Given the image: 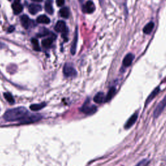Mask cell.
Masks as SVG:
<instances>
[{"label":"cell","instance_id":"d4e9b609","mask_svg":"<svg viewBox=\"0 0 166 166\" xmlns=\"http://www.w3.org/2000/svg\"><path fill=\"white\" fill-rule=\"evenodd\" d=\"M150 163V161L148 159H144L138 162L135 166H148Z\"/></svg>","mask_w":166,"mask_h":166},{"label":"cell","instance_id":"603a6c76","mask_svg":"<svg viewBox=\"0 0 166 166\" xmlns=\"http://www.w3.org/2000/svg\"><path fill=\"white\" fill-rule=\"evenodd\" d=\"M4 97L5 98V99L8 101V102L10 103V104H14L15 101L14 97H13V96L10 94V93H5L4 94Z\"/></svg>","mask_w":166,"mask_h":166},{"label":"cell","instance_id":"4fadbf2b","mask_svg":"<svg viewBox=\"0 0 166 166\" xmlns=\"http://www.w3.org/2000/svg\"><path fill=\"white\" fill-rule=\"evenodd\" d=\"M20 20H21L22 25L24 27V28L25 29H28L29 25H30V23H31V20L29 19V18L27 16V15L24 14V15H23L21 17Z\"/></svg>","mask_w":166,"mask_h":166},{"label":"cell","instance_id":"9a60e30c","mask_svg":"<svg viewBox=\"0 0 166 166\" xmlns=\"http://www.w3.org/2000/svg\"><path fill=\"white\" fill-rule=\"evenodd\" d=\"M77 40H78V33H77V29H76L75 37H74V39H73V44L71 45V53L72 54H75L76 53Z\"/></svg>","mask_w":166,"mask_h":166},{"label":"cell","instance_id":"4dcf8cb0","mask_svg":"<svg viewBox=\"0 0 166 166\" xmlns=\"http://www.w3.org/2000/svg\"><path fill=\"white\" fill-rule=\"evenodd\" d=\"M8 1H11V0H8Z\"/></svg>","mask_w":166,"mask_h":166},{"label":"cell","instance_id":"7402d4cb","mask_svg":"<svg viewBox=\"0 0 166 166\" xmlns=\"http://www.w3.org/2000/svg\"><path fill=\"white\" fill-rule=\"evenodd\" d=\"M53 39L51 38L44 39L42 42V45L44 46V48H49L53 43Z\"/></svg>","mask_w":166,"mask_h":166},{"label":"cell","instance_id":"ba28073f","mask_svg":"<svg viewBox=\"0 0 166 166\" xmlns=\"http://www.w3.org/2000/svg\"><path fill=\"white\" fill-rule=\"evenodd\" d=\"M82 10L85 13H92L96 10V6L93 3V2L89 0V1H88L86 3V5L84 6V7H83Z\"/></svg>","mask_w":166,"mask_h":166},{"label":"cell","instance_id":"6da1fadb","mask_svg":"<svg viewBox=\"0 0 166 166\" xmlns=\"http://www.w3.org/2000/svg\"><path fill=\"white\" fill-rule=\"evenodd\" d=\"M28 114V111L24 107H18L8 110L4 114L3 118L7 122H14L21 120Z\"/></svg>","mask_w":166,"mask_h":166},{"label":"cell","instance_id":"30bf717a","mask_svg":"<svg viewBox=\"0 0 166 166\" xmlns=\"http://www.w3.org/2000/svg\"><path fill=\"white\" fill-rule=\"evenodd\" d=\"M28 10H29V12L31 14L34 15L42 11V7L40 5L33 3V4L29 5L28 7Z\"/></svg>","mask_w":166,"mask_h":166},{"label":"cell","instance_id":"ac0fdd59","mask_svg":"<svg viewBox=\"0 0 166 166\" xmlns=\"http://www.w3.org/2000/svg\"><path fill=\"white\" fill-rule=\"evenodd\" d=\"M45 10L49 14H53V8L52 6L51 0H47L45 4Z\"/></svg>","mask_w":166,"mask_h":166},{"label":"cell","instance_id":"4316f807","mask_svg":"<svg viewBox=\"0 0 166 166\" xmlns=\"http://www.w3.org/2000/svg\"><path fill=\"white\" fill-rule=\"evenodd\" d=\"M56 3L59 7H62V5H64L65 0H56Z\"/></svg>","mask_w":166,"mask_h":166},{"label":"cell","instance_id":"83f0119b","mask_svg":"<svg viewBox=\"0 0 166 166\" xmlns=\"http://www.w3.org/2000/svg\"><path fill=\"white\" fill-rule=\"evenodd\" d=\"M14 29H15V28H14V26H10L8 27L7 31H8V33H13L14 31Z\"/></svg>","mask_w":166,"mask_h":166},{"label":"cell","instance_id":"2e32d148","mask_svg":"<svg viewBox=\"0 0 166 166\" xmlns=\"http://www.w3.org/2000/svg\"><path fill=\"white\" fill-rule=\"evenodd\" d=\"M36 22L39 23H43V24H49L50 23V19L44 14L39 16L37 19H36Z\"/></svg>","mask_w":166,"mask_h":166},{"label":"cell","instance_id":"f546056e","mask_svg":"<svg viewBox=\"0 0 166 166\" xmlns=\"http://www.w3.org/2000/svg\"><path fill=\"white\" fill-rule=\"evenodd\" d=\"M99 1H100V2H101V1H102V0H99Z\"/></svg>","mask_w":166,"mask_h":166},{"label":"cell","instance_id":"44dd1931","mask_svg":"<svg viewBox=\"0 0 166 166\" xmlns=\"http://www.w3.org/2000/svg\"><path fill=\"white\" fill-rule=\"evenodd\" d=\"M45 106V103H40V104H33L30 106V109L33 111H38V110H41L42 108Z\"/></svg>","mask_w":166,"mask_h":166},{"label":"cell","instance_id":"8992f818","mask_svg":"<svg viewBox=\"0 0 166 166\" xmlns=\"http://www.w3.org/2000/svg\"><path fill=\"white\" fill-rule=\"evenodd\" d=\"M12 8L14 13L16 15L20 14L23 9V5L20 3V0H14V2L12 4Z\"/></svg>","mask_w":166,"mask_h":166},{"label":"cell","instance_id":"f1b7e54d","mask_svg":"<svg viewBox=\"0 0 166 166\" xmlns=\"http://www.w3.org/2000/svg\"><path fill=\"white\" fill-rule=\"evenodd\" d=\"M33 2H42L43 0H32Z\"/></svg>","mask_w":166,"mask_h":166},{"label":"cell","instance_id":"e0dca14e","mask_svg":"<svg viewBox=\"0 0 166 166\" xmlns=\"http://www.w3.org/2000/svg\"><path fill=\"white\" fill-rule=\"evenodd\" d=\"M116 88H114V87L110 88L109 91H108L107 95L106 96L105 102H108V101H110V100H111L113 98V97L114 96V95L116 94Z\"/></svg>","mask_w":166,"mask_h":166},{"label":"cell","instance_id":"ffe728a7","mask_svg":"<svg viewBox=\"0 0 166 166\" xmlns=\"http://www.w3.org/2000/svg\"><path fill=\"white\" fill-rule=\"evenodd\" d=\"M60 15L64 18H68L70 16L69 8L67 7H64L60 10Z\"/></svg>","mask_w":166,"mask_h":166},{"label":"cell","instance_id":"3957f363","mask_svg":"<svg viewBox=\"0 0 166 166\" xmlns=\"http://www.w3.org/2000/svg\"><path fill=\"white\" fill-rule=\"evenodd\" d=\"M42 116L40 114H33L30 116H25L20 122L22 124H28L31 123H34L40 121L42 119Z\"/></svg>","mask_w":166,"mask_h":166},{"label":"cell","instance_id":"d6986e66","mask_svg":"<svg viewBox=\"0 0 166 166\" xmlns=\"http://www.w3.org/2000/svg\"><path fill=\"white\" fill-rule=\"evenodd\" d=\"M154 24L153 22H150L148 24H147L143 28V33L145 34H150L154 28Z\"/></svg>","mask_w":166,"mask_h":166},{"label":"cell","instance_id":"7c38bea8","mask_svg":"<svg viewBox=\"0 0 166 166\" xmlns=\"http://www.w3.org/2000/svg\"><path fill=\"white\" fill-rule=\"evenodd\" d=\"M105 97L106 96H105L103 92H98L94 97V101L98 104L103 103L105 102Z\"/></svg>","mask_w":166,"mask_h":166},{"label":"cell","instance_id":"277c9868","mask_svg":"<svg viewBox=\"0 0 166 166\" xmlns=\"http://www.w3.org/2000/svg\"><path fill=\"white\" fill-rule=\"evenodd\" d=\"M64 75L66 77H75L77 75V71L71 64H66L63 68Z\"/></svg>","mask_w":166,"mask_h":166},{"label":"cell","instance_id":"cb8c5ba5","mask_svg":"<svg viewBox=\"0 0 166 166\" xmlns=\"http://www.w3.org/2000/svg\"><path fill=\"white\" fill-rule=\"evenodd\" d=\"M31 43L33 44V48L35 51H40L41 50L40 46H39V44L38 40L35 39H31Z\"/></svg>","mask_w":166,"mask_h":166},{"label":"cell","instance_id":"5bb4252c","mask_svg":"<svg viewBox=\"0 0 166 166\" xmlns=\"http://www.w3.org/2000/svg\"><path fill=\"white\" fill-rule=\"evenodd\" d=\"M160 91V87H157V88H156L151 93V94L149 95V96L148 97V98L146 100V102H145V105H147V104H149L151 101L156 96V95H157L159 92Z\"/></svg>","mask_w":166,"mask_h":166},{"label":"cell","instance_id":"484cf974","mask_svg":"<svg viewBox=\"0 0 166 166\" xmlns=\"http://www.w3.org/2000/svg\"><path fill=\"white\" fill-rule=\"evenodd\" d=\"M49 34V31L46 29H44V31H42L40 33L38 34L37 36L39 37H42V36H45Z\"/></svg>","mask_w":166,"mask_h":166},{"label":"cell","instance_id":"8fae6325","mask_svg":"<svg viewBox=\"0 0 166 166\" xmlns=\"http://www.w3.org/2000/svg\"><path fill=\"white\" fill-rule=\"evenodd\" d=\"M66 23L64 21H59L54 26V30L58 33H63L66 29Z\"/></svg>","mask_w":166,"mask_h":166},{"label":"cell","instance_id":"7a4b0ae2","mask_svg":"<svg viewBox=\"0 0 166 166\" xmlns=\"http://www.w3.org/2000/svg\"><path fill=\"white\" fill-rule=\"evenodd\" d=\"M80 112L87 115H91L96 112L97 110V108L96 106L94 105H91L88 100L86 101L85 103L83 104L82 107L80 109Z\"/></svg>","mask_w":166,"mask_h":166},{"label":"cell","instance_id":"52a82bcc","mask_svg":"<svg viewBox=\"0 0 166 166\" xmlns=\"http://www.w3.org/2000/svg\"><path fill=\"white\" fill-rule=\"evenodd\" d=\"M137 117H138V114L137 112H135L133 115H132L130 117H129V119L127 120V122H126L124 127L125 129H128L130 128L132 125H134L137 120Z\"/></svg>","mask_w":166,"mask_h":166},{"label":"cell","instance_id":"5b68a950","mask_svg":"<svg viewBox=\"0 0 166 166\" xmlns=\"http://www.w3.org/2000/svg\"><path fill=\"white\" fill-rule=\"evenodd\" d=\"M165 106H166V95L165 96L163 99L158 103V105L156 106L154 111V114H153L154 117L157 118L158 117H159L160 115L163 111V110L165 109Z\"/></svg>","mask_w":166,"mask_h":166},{"label":"cell","instance_id":"9c48e42d","mask_svg":"<svg viewBox=\"0 0 166 166\" xmlns=\"http://www.w3.org/2000/svg\"><path fill=\"white\" fill-rule=\"evenodd\" d=\"M134 59V55L132 53L127 54L123 61V65L125 67H128L131 65L132 62H133Z\"/></svg>","mask_w":166,"mask_h":166}]
</instances>
